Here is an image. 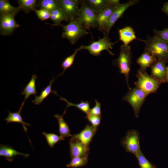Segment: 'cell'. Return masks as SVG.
I'll use <instances>...</instances> for the list:
<instances>
[{"label":"cell","mask_w":168,"mask_h":168,"mask_svg":"<svg viewBox=\"0 0 168 168\" xmlns=\"http://www.w3.org/2000/svg\"><path fill=\"white\" fill-rule=\"evenodd\" d=\"M145 43V52L156 57L157 60L168 61V44L155 36L147 37Z\"/></svg>","instance_id":"cell-1"},{"label":"cell","mask_w":168,"mask_h":168,"mask_svg":"<svg viewBox=\"0 0 168 168\" xmlns=\"http://www.w3.org/2000/svg\"><path fill=\"white\" fill-rule=\"evenodd\" d=\"M64 31L62 36L68 39L72 44H75L82 36L88 34V32L82 24L77 19H72L65 25L61 24Z\"/></svg>","instance_id":"cell-2"},{"label":"cell","mask_w":168,"mask_h":168,"mask_svg":"<svg viewBox=\"0 0 168 168\" xmlns=\"http://www.w3.org/2000/svg\"><path fill=\"white\" fill-rule=\"evenodd\" d=\"M137 80L135 82V87L139 88L147 94L156 92L159 88L161 83L149 75L146 71L140 69L137 72Z\"/></svg>","instance_id":"cell-3"},{"label":"cell","mask_w":168,"mask_h":168,"mask_svg":"<svg viewBox=\"0 0 168 168\" xmlns=\"http://www.w3.org/2000/svg\"><path fill=\"white\" fill-rule=\"evenodd\" d=\"M132 53L130 47L128 45H122L120 52L116 60V63L120 72L125 77L127 86L130 89L128 84L129 72L132 62Z\"/></svg>","instance_id":"cell-4"},{"label":"cell","mask_w":168,"mask_h":168,"mask_svg":"<svg viewBox=\"0 0 168 168\" xmlns=\"http://www.w3.org/2000/svg\"><path fill=\"white\" fill-rule=\"evenodd\" d=\"M148 95L142 90L135 87L130 89L122 100L130 104L133 109L135 116L138 118L140 110Z\"/></svg>","instance_id":"cell-5"},{"label":"cell","mask_w":168,"mask_h":168,"mask_svg":"<svg viewBox=\"0 0 168 168\" xmlns=\"http://www.w3.org/2000/svg\"><path fill=\"white\" fill-rule=\"evenodd\" d=\"M97 13L87 4L85 1H81L80 7L77 19L86 29L97 27Z\"/></svg>","instance_id":"cell-6"},{"label":"cell","mask_w":168,"mask_h":168,"mask_svg":"<svg viewBox=\"0 0 168 168\" xmlns=\"http://www.w3.org/2000/svg\"><path fill=\"white\" fill-rule=\"evenodd\" d=\"M139 132L136 130H129L125 137L121 140V144L126 152L133 154L135 156L141 151L140 143Z\"/></svg>","instance_id":"cell-7"},{"label":"cell","mask_w":168,"mask_h":168,"mask_svg":"<svg viewBox=\"0 0 168 168\" xmlns=\"http://www.w3.org/2000/svg\"><path fill=\"white\" fill-rule=\"evenodd\" d=\"M117 42L113 43L110 41L108 37L104 36L101 39L97 41H93L88 45H83V49L87 50L91 55L97 56L100 55V53L104 50H106L111 55H114L110 50L112 48L114 44Z\"/></svg>","instance_id":"cell-8"},{"label":"cell","mask_w":168,"mask_h":168,"mask_svg":"<svg viewBox=\"0 0 168 168\" xmlns=\"http://www.w3.org/2000/svg\"><path fill=\"white\" fill-rule=\"evenodd\" d=\"M139 2V0H130L124 3H119L112 14L106 24L100 31L103 33L104 36L108 37L110 31L116 21L122 16L129 7L137 4Z\"/></svg>","instance_id":"cell-9"},{"label":"cell","mask_w":168,"mask_h":168,"mask_svg":"<svg viewBox=\"0 0 168 168\" xmlns=\"http://www.w3.org/2000/svg\"><path fill=\"white\" fill-rule=\"evenodd\" d=\"M59 8L70 20L78 17L80 8L78 0H57Z\"/></svg>","instance_id":"cell-10"},{"label":"cell","mask_w":168,"mask_h":168,"mask_svg":"<svg viewBox=\"0 0 168 168\" xmlns=\"http://www.w3.org/2000/svg\"><path fill=\"white\" fill-rule=\"evenodd\" d=\"M118 0H109L107 6L97 15V27L100 31L108 22L112 14L119 4Z\"/></svg>","instance_id":"cell-11"},{"label":"cell","mask_w":168,"mask_h":168,"mask_svg":"<svg viewBox=\"0 0 168 168\" xmlns=\"http://www.w3.org/2000/svg\"><path fill=\"white\" fill-rule=\"evenodd\" d=\"M0 33L4 36L10 35L20 26L15 20V16L0 14Z\"/></svg>","instance_id":"cell-12"},{"label":"cell","mask_w":168,"mask_h":168,"mask_svg":"<svg viewBox=\"0 0 168 168\" xmlns=\"http://www.w3.org/2000/svg\"><path fill=\"white\" fill-rule=\"evenodd\" d=\"M70 154L71 158L88 155L89 146L80 141L78 139L71 137L69 142Z\"/></svg>","instance_id":"cell-13"},{"label":"cell","mask_w":168,"mask_h":168,"mask_svg":"<svg viewBox=\"0 0 168 168\" xmlns=\"http://www.w3.org/2000/svg\"><path fill=\"white\" fill-rule=\"evenodd\" d=\"M164 61L157 60L151 67V75L161 83L166 82V63Z\"/></svg>","instance_id":"cell-14"},{"label":"cell","mask_w":168,"mask_h":168,"mask_svg":"<svg viewBox=\"0 0 168 168\" xmlns=\"http://www.w3.org/2000/svg\"><path fill=\"white\" fill-rule=\"evenodd\" d=\"M97 130V129L94 128L92 125L87 124L84 129L80 133L73 135L72 136L84 144L89 146Z\"/></svg>","instance_id":"cell-15"},{"label":"cell","mask_w":168,"mask_h":168,"mask_svg":"<svg viewBox=\"0 0 168 168\" xmlns=\"http://www.w3.org/2000/svg\"><path fill=\"white\" fill-rule=\"evenodd\" d=\"M21 155L25 157L29 156L28 154L19 152L15 150L12 147L7 145H0V156L5 157L9 162L13 161L14 157L16 155Z\"/></svg>","instance_id":"cell-16"},{"label":"cell","mask_w":168,"mask_h":168,"mask_svg":"<svg viewBox=\"0 0 168 168\" xmlns=\"http://www.w3.org/2000/svg\"><path fill=\"white\" fill-rule=\"evenodd\" d=\"M119 40L124 43V44L128 45L133 40L138 39L136 37L133 28L129 26H126L119 30Z\"/></svg>","instance_id":"cell-17"},{"label":"cell","mask_w":168,"mask_h":168,"mask_svg":"<svg viewBox=\"0 0 168 168\" xmlns=\"http://www.w3.org/2000/svg\"><path fill=\"white\" fill-rule=\"evenodd\" d=\"M157 60L156 57L145 52L137 59L136 62L140 66V69L146 71L147 68H151Z\"/></svg>","instance_id":"cell-18"},{"label":"cell","mask_w":168,"mask_h":168,"mask_svg":"<svg viewBox=\"0 0 168 168\" xmlns=\"http://www.w3.org/2000/svg\"><path fill=\"white\" fill-rule=\"evenodd\" d=\"M37 78V77L35 74L32 75L30 80L23 89L21 94L24 95L25 97L21 107L23 108L26 100L30 95L37 93L35 86V81Z\"/></svg>","instance_id":"cell-19"},{"label":"cell","mask_w":168,"mask_h":168,"mask_svg":"<svg viewBox=\"0 0 168 168\" xmlns=\"http://www.w3.org/2000/svg\"><path fill=\"white\" fill-rule=\"evenodd\" d=\"M22 108L20 107L19 110L16 112H11L8 111V114L7 117L4 119V120L7 121V124L8 123L14 122L20 123L22 125L23 128L25 132L27 133V128L26 127L27 126H30V124L25 122L23 120L21 113Z\"/></svg>","instance_id":"cell-20"},{"label":"cell","mask_w":168,"mask_h":168,"mask_svg":"<svg viewBox=\"0 0 168 168\" xmlns=\"http://www.w3.org/2000/svg\"><path fill=\"white\" fill-rule=\"evenodd\" d=\"M54 78L50 81L49 84L42 91L39 96H37L35 95V99L32 100V102L35 105H39L51 93L58 95L56 91L52 90V84L54 81Z\"/></svg>","instance_id":"cell-21"},{"label":"cell","mask_w":168,"mask_h":168,"mask_svg":"<svg viewBox=\"0 0 168 168\" xmlns=\"http://www.w3.org/2000/svg\"><path fill=\"white\" fill-rule=\"evenodd\" d=\"M21 11L19 7L13 6L8 0H0V14L12 15L16 16Z\"/></svg>","instance_id":"cell-22"},{"label":"cell","mask_w":168,"mask_h":168,"mask_svg":"<svg viewBox=\"0 0 168 168\" xmlns=\"http://www.w3.org/2000/svg\"><path fill=\"white\" fill-rule=\"evenodd\" d=\"M54 116L57 119L58 123V131L61 136L64 138L72 137L70 134L69 127L63 119V115L58 114L54 115Z\"/></svg>","instance_id":"cell-23"},{"label":"cell","mask_w":168,"mask_h":168,"mask_svg":"<svg viewBox=\"0 0 168 168\" xmlns=\"http://www.w3.org/2000/svg\"><path fill=\"white\" fill-rule=\"evenodd\" d=\"M50 18L53 22V26H61L63 21H69L64 12L59 7L51 12Z\"/></svg>","instance_id":"cell-24"},{"label":"cell","mask_w":168,"mask_h":168,"mask_svg":"<svg viewBox=\"0 0 168 168\" xmlns=\"http://www.w3.org/2000/svg\"><path fill=\"white\" fill-rule=\"evenodd\" d=\"M38 1L36 0H17L19 7L26 13L31 11H34L37 7Z\"/></svg>","instance_id":"cell-25"},{"label":"cell","mask_w":168,"mask_h":168,"mask_svg":"<svg viewBox=\"0 0 168 168\" xmlns=\"http://www.w3.org/2000/svg\"><path fill=\"white\" fill-rule=\"evenodd\" d=\"M60 99L66 102L67 104L66 107L62 114L63 115L65 114L68 108L72 106L76 107L81 111L85 113L86 115L89 113L90 109V102H89L88 101H84L83 100H81L79 103L75 104L69 102L65 98L61 97H60Z\"/></svg>","instance_id":"cell-26"},{"label":"cell","mask_w":168,"mask_h":168,"mask_svg":"<svg viewBox=\"0 0 168 168\" xmlns=\"http://www.w3.org/2000/svg\"><path fill=\"white\" fill-rule=\"evenodd\" d=\"M109 0H87V5L97 14L108 4Z\"/></svg>","instance_id":"cell-27"},{"label":"cell","mask_w":168,"mask_h":168,"mask_svg":"<svg viewBox=\"0 0 168 168\" xmlns=\"http://www.w3.org/2000/svg\"><path fill=\"white\" fill-rule=\"evenodd\" d=\"M37 7L40 9H45L50 12L59 7L57 0H39L38 1Z\"/></svg>","instance_id":"cell-28"},{"label":"cell","mask_w":168,"mask_h":168,"mask_svg":"<svg viewBox=\"0 0 168 168\" xmlns=\"http://www.w3.org/2000/svg\"><path fill=\"white\" fill-rule=\"evenodd\" d=\"M69 163L66 165L68 168H77L86 165L88 161V156L77 157L71 158Z\"/></svg>","instance_id":"cell-29"},{"label":"cell","mask_w":168,"mask_h":168,"mask_svg":"<svg viewBox=\"0 0 168 168\" xmlns=\"http://www.w3.org/2000/svg\"><path fill=\"white\" fill-rule=\"evenodd\" d=\"M83 45H82L79 48L76 49L74 52L72 54L64 59L61 64L63 70V72L58 77L63 74L67 69L72 66L77 53L79 51L83 49Z\"/></svg>","instance_id":"cell-30"},{"label":"cell","mask_w":168,"mask_h":168,"mask_svg":"<svg viewBox=\"0 0 168 168\" xmlns=\"http://www.w3.org/2000/svg\"><path fill=\"white\" fill-rule=\"evenodd\" d=\"M135 156L138 160L140 168H156L155 165L150 162L145 157L142 151Z\"/></svg>","instance_id":"cell-31"},{"label":"cell","mask_w":168,"mask_h":168,"mask_svg":"<svg viewBox=\"0 0 168 168\" xmlns=\"http://www.w3.org/2000/svg\"><path fill=\"white\" fill-rule=\"evenodd\" d=\"M42 134L45 137L47 143L51 148H53L59 141L65 140L64 138L54 133H47L43 132Z\"/></svg>","instance_id":"cell-32"},{"label":"cell","mask_w":168,"mask_h":168,"mask_svg":"<svg viewBox=\"0 0 168 168\" xmlns=\"http://www.w3.org/2000/svg\"><path fill=\"white\" fill-rule=\"evenodd\" d=\"M153 32L155 36L168 44V28L161 30L154 29Z\"/></svg>","instance_id":"cell-33"},{"label":"cell","mask_w":168,"mask_h":168,"mask_svg":"<svg viewBox=\"0 0 168 168\" xmlns=\"http://www.w3.org/2000/svg\"><path fill=\"white\" fill-rule=\"evenodd\" d=\"M38 18L42 21H44L50 18L51 12L44 9H36L35 11Z\"/></svg>","instance_id":"cell-34"},{"label":"cell","mask_w":168,"mask_h":168,"mask_svg":"<svg viewBox=\"0 0 168 168\" xmlns=\"http://www.w3.org/2000/svg\"><path fill=\"white\" fill-rule=\"evenodd\" d=\"M85 118L91 124L93 127L98 129L101 121L100 117L87 114L86 115Z\"/></svg>","instance_id":"cell-35"},{"label":"cell","mask_w":168,"mask_h":168,"mask_svg":"<svg viewBox=\"0 0 168 168\" xmlns=\"http://www.w3.org/2000/svg\"><path fill=\"white\" fill-rule=\"evenodd\" d=\"M95 105L90 109L88 114L101 117V104L96 99L95 100Z\"/></svg>","instance_id":"cell-36"},{"label":"cell","mask_w":168,"mask_h":168,"mask_svg":"<svg viewBox=\"0 0 168 168\" xmlns=\"http://www.w3.org/2000/svg\"><path fill=\"white\" fill-rule=\"evenodd\" d=\"M162 11L168 16V2H165L161 8Z\"/></svg>","instance_id":"cell-37"},{"label":"cell","mask_w":168,"mask_h":168,"mask_svg":"<svg viewBox=\"0 0 168 168\" xmlns=\"http://www.w3.org/2000/svg\"><path fill=\"white\" fill-rule=\"evenodd\" d=\"M165 81L168 83V66L166 68Z\"/></svg>","instance_id":"cell-38"}]
</instances>
